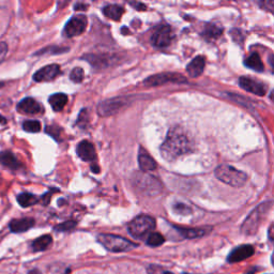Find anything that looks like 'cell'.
<instances>
[{
  "instance_id": "6da1fadb",
  "label": "cell",
  "mask_w": 274,
  "mask_h": 274,
  "mask_svg": "<svg viewBox=\"0 0 274 274\" xmlns=\"http://www.w3.org/2000/svg\"><path fill=\"white\" fill-rule=\"evenodd\" d=\"M191 151V142L180 129H173L161 146L162 157L166 161H175Z\"/></svg>"
},
{
  "instance_id": "7a4b0ae2",
  "label": "cell",
  "mask_w": 274,
  "mask_h": 274,
  "mask_svg": "<svg viewBox=\"0 0 274 274\" xmlns=\"http://www.w3.org/2000/svg\"><path fill=\"white\" fill-rule=\"evenodd\" d=\"M216 177L222 182L234 187H241L247 181V176L245 173L226 164L219 166L216 170Z\"/></svg>"
},
{
  "instance_id": "3957f363",
  "label": "cell",
  "mask_w": 274,
  "mask_h": 274,
  "mask_svg": "<svg viewBox=\"0 0 274 274\" xmlns=\"http://www.w3.org/2000/svg\"><path fill=\"white\" fill-rule=\"evenodd\" d=\"M99 242L107 249L114 253H120V252H127L136 247V244L131 242L122 237H119L116 235H99L98 237Z\"/></svg>"
},
{
  "instance_id": "277c9868",
  "label": "cell",
  "mask_w": 274,
  "mask_h": 274,
  "mask_svg": "<svg viewBox=\"0 0 274 274\" xmlns=\"http://www.w3.org/2000/svg\"><path fill=\"white\" fill-rule=\"evenodd\" d=\"M270 208L271 202H266V204L260 205L258 208H256L243 223L241 231L244 235H254L257 231L261 221H263L265 216H267Z\"/></svg>"
},
{
  "instance_id": "5b68a950",
  "label": "cell",
  "mask_w": 274,
  "mask_h": 274,
  "mask_svg": "<svg viewBox=\"0 0 274 274\" xmlns=\"http://www.w3.org/2000/svg\"><path fill=\"white\" fill-rule=\"evenodd\" d=\"M156 227V221L149 216H139L129 224V233L134 238H142Z\"/></svg>"
},
{
  "instance_id": "8992f818",
  "label": "cell",
  "mask_w": 274,
  "mask_h": 274,
  "mask_svg": "<svg viewBox=\"0 0 274 274\" xmlns=\"http://www.w3.org/2000/svg\"><path fill=\"white\" fill-rule=\"evenodd\" d=\"M134 182L138 187V189L146 195L156 196L160 194L163 189L162 183L157 179V178L147 174H137Z\"/></svg>"
},
{
  "instance_id": "52a82bcc",
  "label": "cell",
  "mask_w": 274,
  "mask_h": 274,
  "mask_svg": "<svg viewBox=\"0 0 274 274\" xmlns=\"http://www.w3.org/2000/svg\"><path fill=\"white\" fill-rule=\"evenodd\" d=\"M186 79L178 73H161L150 76L148 79L145 80L146 86H151V87H157V86H162L165 84H180V82H185Z\"/></svg>"
},
{
  "instance_id": "ba28073f",
  "label": "cell",
  "mask_w": 274,
  "mask_h": 274,
  "mask_svg": "<svg viewBox=\"0 0 274 274\" xmlns=\"http://www.w3.org/2000/svg\"><path fill=\"white\" fill-rule=\"evenodd\" d=\"M174 39V33L170 26L163 25L157 28L152 34V44L157 47H166L168 46Z\"/></svg>"
},
{
  "instance_id": "9c48e42d",
  "label": "cell",
  "mask_w": 274,
  "mask_h": 274,
  "mask_svg": "<svg viewBox=\"0 0 274 274\" xmlns=\"http://www.w3.org/2000/svg\"><path fill=\"white\" fill-rule=\"evenodd\" d=\"M239 85L242 89H244L247 92H251L254 94L259 95V97H263L267 93V86L263 82L252 78L249 76H242L239 78Z\"/></svg>"
},
{
  "instance_id": "30bf717a",
  "label": "cell",
  "mask_w": 274,
  "mask_h": 274,
  "mask_svg": "<svg viewBox=\"0 0 274 274\" xmlns=\"http://www.w3.org/2000/svg\"><path fill=\"white\" fill-rule=\"evenodd\" d=\"M87 19L85 16H75L66 25L64 33L67 38H73L81 34L86 29Z\"/></svg>"
},
{
  "instance_id": "8fae6325",
  "label": "cell",
  "mask_w": 274,
  "mask_h": 274,
  "mask_svg": "<svg viewBox=\"0 0 274 274\" xmlns=\"http://www.w3.org/2000/svg\"><path fill=\"white\" fill-rule=\"evenodd\" d=\"M60 74V67L58 65H50L40 69L33 75V79L38 82L51 81Z\"/></svg>"
},
{
  "instance_id": "7c38bea8",
  "label": "cell",
  "mask_w": 274,
  "mask_h": 274,
  "mask_svg": "<svg viewBox=\"0 0 274 274\" xmlns=\"http://www.w3.org/2000/svg\"><path fill=\"white\" fill-rule=\"evenodd\" d=\"M16 109L18 113L25 114V115H38V114L43 113L42 105L32 98L23 99L17 104Z\"/></svg>"
},
{
  "instance_id": "4fadbf2b",
  "label": "cell",
  "mask_w": 274,
  "mask_h": 274,
  "mask_svg": "<svg viewBox=\"0 0 274 274\" xmlns=\"http://www.w3.org/2000/svg\"><path fill=\"white\" fill-rule=\"evenodd\" d=\"M125 103L123 102L122 99H111V100H106L104 102H102L99 107H98V112L101 116L107 117V116H112L114 114H116L117 112L120 111L121 107L124 105Z\"/></svg>"
},
{
  "instance_id": "5bb4252c",
  "label": "cell",
  "mask_w": 274,
  "mask_h": 274,
  "mask_svg": "<svg viewBox=\"0 0 274 274\" xmlns=\"http://www.w3.org/2000/svg\"><path fill=\"white\" fill-rule=\"evenodd\" d=\"M255 253V249L252 245H241L239 247L235 248L234 251L228 255V263L235 264V263H239V261L245 260L247 258H249L251 256H253Z\"/></svg>"
},
{
  "instance_id": "9a60e30c",
  "label": "cell",
  "mask_w": 274,
  "mask_h": 274,
  "mask_svg": "<svg viewBox=\"0 0 274 274\" xmlns=\"http://www.w3.org/2000/svg\"><path fill=\"white\" fill-rule=\"evenodd\" d=\"M77 156L86 162H92L95 160V150L94 146L88 140L80 141L77 146Z\"/></svg>"
},
{
  "instance_id": "2e32d148",
  "label": "cell",
  "mask_w": 274,
  "mask_h": 274,
  "mask_svg": "<svg viewBox=\"0 0 274 274\" xmlns=\"http://www.w3.org/2000/svg\"><path fill=\"white\" fill-rule=\"evenodd\" d=\"M0 165L11 171H17L22 167L20 162L11 151L0 152Z\"/></svg>"
},
{
  "instance_id": "e0dca14e",
  "label": "cell",
  "mask_w": 274,
  "mask_h": 274,
  "mask_svg": "<svg viewBox=\"0 0 274 274\" xmlns=\"http://www.w3.org/2000/svg\"><path fill=\"white\" fill-rule=\"evenodd\" d=\"M34 220L31 218H24V219H17L11 221L9 224L10 230L12 233L19 234V233H25L32 228L34 226Z\"/></svg>"
},
{
  "instance_id": "ac0fdd59",
  "label": "cell",
  "mask_w": 274,
  "mask_h": 274,
  "mask_svg": "<svg viewBox=\"0 0 274 274\" xmlns=\"http://www.w3.org/2000/svg\"><path fill=\"white\" fill-rule=\"evenodd\" d=\"M205 65H206V60H205V57L202 56H197L195 57L191 64L186 67V72L187 74L193 77L196 78L198 76H200L202 73H204V70H205Z\"/></svg>"
},
{
  "instance_id": "d6986e66",
  "label": "cell",
  "mask_w": 274,
  "mask_h": 274,
  "mask_svg": "<svg viewBox=\"0 0 274 274\" xmlns=\"http://www.w3.org/2000/svg\"><path fill=\"white\" fill-rule=\"evenodd\" d=\"M139 167L142 172H152L157 168V163L148 153L140 152L138 156Z\"/></svg>"
},
{
  "instance_id": "ffe728a7",
  "label": "cell",
  "mask_w": 274,
  "mask_h": 274,
  "mask_svg": "<svg viewBox=\"0 0 274 274\" xmlns=\"http://www.w3.org/2000/svg\"><path fill=\"white\" fill-rule=\"evenodd\" d=\"M54 112H61L68 103V97L65 93H55L49 99Z\"/></svg>"
},
{
  "instance_id": "44dd1931",
  "label": "cell",
  "mask_w": 274,
  "mask_h": 274,
  "mask_svg": "<svg viewBox=\"0 0 274 274\" xmlns=\"http://www.w3.org/2000/svg\"><path fill=\"white\" fill-rule=\"evenodd\" d=\"M53 243V238L50 235H44L38 239H35L31 246L34 252H43L45 249L49 248Z\"/></svg>"
},
{
  "instance_id": "7402d4cb",
  "label": "cell",
  "mask_w": 274,
  "mask_h": 274,
  "mask_svg": "<svg viewBox=\"0 0 274 274\" xmlns=\"http://www.w3.org/2000/svg\"><path fill=\"white\" fill-rule=\"evenodd\" d=\"M123 12H124L123 8L118 5H110L103 9L104 15L113 20H120Z\"/></svg>"
},
{
  "instance_id": "603a6c76",
  "label": "cell",
  "mask_w": 274,
  "mask_h": 274,
  "mask_svg": "<svg viewBox=\"0 0 274 274\" xmlns=\"http://www.w3.org/2000/svg\"><path fill=\"white\" fill-rule=\"evenodd\" d=\"M244 65L249 69L257 71V72H263L265 69L264 64L263 61H261V58L257 53H253L251 56L247 57L245 59Z\"/></svg>"
},
{
  "instance_id": "cb8c5ba5",
  "label": "cell",
  "mask_w": 274,
  "mask_h": 274,
  "mask_svg": "<svg viewBox=\"0 0 274 274\" xmlns=\"http://www.w3.org/2000/svg\"><path fill=\"white\" fill-rule=\"evenodd\" d=\"M183 238L186 239H194V238H199L205 236L207 234V230L205 228H182V227H176Z\"/></svg>"
},
{
  "instance_id": "d4e9b609",
  "label": "cell",
  "mask_w": 274,
  "mask_h": 274,
  "mask_svg": "<svg viewBox=\"0 0 274 274\" xmlns=\"http://www.w3.org/2000/svg\"><path fill=\"white\" fill-rule=\"evenodd\" d=\"M223 30L217 25H213V24H208L207 26H205L204 31H202V35L208 40H217L218 38L221 37Z\"/></svg>"
},
{
  "instance_id": "484cf974",
  "label": "cell",
  "mask_w": 274,
  "mask_h": 274,
  "mask_svg": "<svg viewBox=\"0 0 274 274\" xmlns=\"http://www.w3.org/2000/svg\"><path fill=\"white\" fill-rule=\"evenodd\" d=\"M39 201V198L30 193H22L17 196V202L18 204L24 207V208H28L30 206H33L34 204H37Z\"/></svg>"
},
{
  "instance_id": "4316f807",
  "label": "cell",
  "mask_w": 274,
  "mask_h": 274,
  "mask_svg": "<svg viewBox=\"0 0 274 274\" xmlns=\"http://www.w3.org/2000/svg\"><path fill=\"white\" fill-rule=\"evenodd\" d=\"M164 242H165L164 237H163L161 234H159V233H151V234L148 236L147 244H148L149 246L157 247V246L162 245Z\"/></svg>"
},
{
  "instance_id": "83f0119b",
  "label": "cell",
  "mask_w": 274,
  "mask_h": 274,
  "mask_svg": "<svg viewBox=\"0 0 274 274\" xmlns=\"http://www.w3.org/2000/svg\"><path fill=\"white\" fill-rule=\"evenodd\" d=\"M23 129L29 133H38L41 131V123L38 120H26L23 123Z\"/></svg>"
},
{
  "instance_id": "f1b7e54d",
  "label": "cell",
  "mask_w": 274,
  "mask_h": 274,
  "mask_svg": "<svg viewBox=\"0 0 274 274\" xmlns=\"http://www.w3.org/2000/svg\"><path fill=\"white\" fill-rule=\"evenodd\" d=\"M84 70L81 68H74L72 72H71V80H73L74 82H81L82 79H84Z\"/></svg>"
},
{
  "instance_id": "f546056e",
  "label": "cell",
  "mask_w": 274,
  "mask_h": 274,
  "mask_svg": "<svg viewBox=\"0 0 274 274\" xmlns=\"http://www.w3.org/2000/svg\"><path fill=\"white\" fill-rule=\"evenodd\" d=\"M75 225H76L75 222H73V221H69V222H65V223H62V224H60V225L56 226L55 229L58 230V231H69V230H71V229H73V228L75 227Z\"/></svg>"
},
{
  "instance_id": "4dcf8cb0",
  "label": "cell",
  "mask_w": 274,
  "mask_h": 274,
  "mask_svg": "<svg viewBox=\"0 0 274 274\" xmlns=\"http://www.w3.org/2000/svg\"><path fill=\"white\" fill-rule=\"evenodd\" d=\"M148 274H174V273L162 268V267L151 265L148 267Z\"/></svg>"
},
{
  "instance_id": "1f68e13d",
  "label": "cell",
  "mask_w": 274,
  "mask_h": 274,
  "mask_svg": "<svg viewBox=\"0 0 274 274\" xmlns=\"http://www.w3.org/2000/svg\"><path fill=\"white\" fill-rule=\"evenodd\" d=\"M8 53V45L5 42H0V62H2Z\"/></svg>"
},
{
  "instance_id": "d6a6232c",
  "label": "cell",
  "mask_w": 274,
  "mask_h": 274,
  "mask_svg": "<svg viewBox=\"0 0 274 274\" xmlns=\"http://www.w3.org/2000/svg\"><path fill=\"white\" fill-rule=\"evenodd\" d=\"M177 211H179L180 213H188L189 212V208L186 207L185 205H177L175 208Z\"/></svg>"
},
{
  "instance_id": "836d02e7",
  "label": "cell",
  "mask_w": 274,
  "mask_h": 274,
  "mask_svg": "<svg viewBox=\"0 0 274 274\" xmlns=\"http://www.w3.org/2000/svg\"><path fill=\"white\" fill-rule=\"evenodd\" d=\"M91 170H92L93 173H99V172H100V170H99V167H98L97 165H95V166H91Z\"/></svg>"
},
{
  "instance_id": "e575fe53",
  "label": "cell",
  "mask_w": 274,
  "mask_h": 274,
  "mask_svg": "<svg viewBox=\"0 0 274 274\" xmlns=\"http://www.w3.org/2000/svg\"><path fill=\"white\" fill-rule=\"evenodd\" d=\"M7 122V120H6V118L4 117V116H2V115H0V124H5Z\"/></svg>"
},
{
  "instance_id": "d590c367",
  "label": "cell",
  "mask_w": 274,
  "mask_h": 274,
  "mask_svg": "<svg viewBox=\"0 0 274 274\" xmlns=\"http://www.w3.org/2000/svg\"><path fill=\"white\" fill-rule=\"evenodd\" d=\"M28 274H41V272H40L38 269H33V270H31Z\"/></svg>"
},
{
  "instance_id": "8d00e7d4",
  "label": "cell",
  "mask_w": 274,
  "mask_h": 274,
  "mask_svg": "<svg viewBox=\"0 0 274 274\" xmlns=\"http://www.w3.org/2000/svg\"><path fill=\"white\" fill-rule=\"evenodd\" d=\"M268 4H269V5H273V3H271V2H269ZM259 5H260V6H263V5H264V6H265V8L267 7V3H265V4H259ZM269 11H271V12L273 11V6H271V8L269 9Z\"/></svg>"
},
{
  "instance_id": "74e56055",
  "label": "cell",
  "mask_w": 274,
  "mask_h": 274,
  "mask_svg": "<svg viewBox=\"0 0 274 274\" xmlns=\"http://www.w3.org/2000/svg\"><path fill=\"white\" fill-rule=\"evenodd\" d=\"M269 235H270V239L272 240V225H271V227L269 229Z\"/></svg>"
}]
</instances>
